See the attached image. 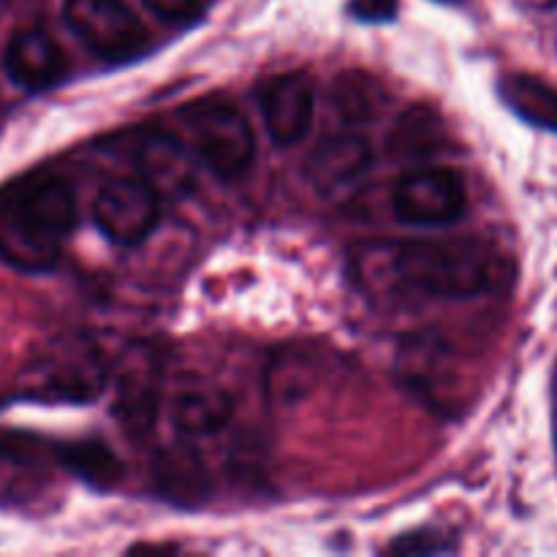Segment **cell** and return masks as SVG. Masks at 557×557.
I'll use <instances>...</instances> for the list:
<instances>
[{
    "label": "cell",
    "instance_id": "e0dca14e",
    "mask_svg": "<svg viewBox=\"0 0 557 557\" xmlns=\"http://www.w3.org/2000/svg\"><path fill=\"white\" fill-rule=\"evenodd\" d=\"M58 466L65 468L71 476L85 482L87 487L109 490L123 479V462L120 457L109 449L103 441L85 438V441H71L54 449Z\"/></svg>",
    "mask_w": 557,
    "mask_h": 557
},
{
    "label": "cell",
    "instance_id": "277c9868",
    "mask_svg": "<svg viewBox=\"0 0 557 557\" xmlns=\"http://www.w3.org/2000/svg\"><path fill=\"white\" fill-rule=\"evenodd\" d=\"M63 20L96 58L125 63L150 47V33L125 0H65Z\"/></svg>",
    "mask_w": 557,
    "mask_h": 557
},
{
    "label": "cell",
    "instance_id": "603a6c76",
    "mask_svg": "<svg viewBox=\"0 0 557 557\" xmlns=\"http://www.w3.org/2000/svg\"><path fill=\"white\" fill-rule=\"evenodd\" d=\"M424 542H419V533H413V536H403L400 542L392 544V553H441V549H446V544H438L441 536L430 539V533H422Z\"/></svg>",
    "mask_w": 557,
    "mask_h": 557
},
{
    "label": "cell",
    "instance_id": "3957f363",
    "mask_svg": "<svg viewBox=\"0 0 557 557\" xmlns=\"http://www.w3.org/2000/svg\"><path fill=\"white\" fill-rule=\"evenodd\" d=\"M183 128L194 156L218 177L237 180L253 163V128L248 117L228 101H196L183 112Z\"/></svg>",
    "mask_w": 557,
    "mask_h": 557
},
{
    "label": "cell",
    "instance_id": "5b68a950",
    "mask_svg": "<svg viewBox=\"0 0 557 557\" xmlns=\"http://www.w3.org/2000/svg\"><path fill=\"white\" fill-rule=\"evenodd\" d=\"M112 381V370L92 346H63L33 364L27 373V395L49 403H90Z\"/></svg>",
    "mask_w": 557,
    "mask_h": 557
},
{
    "label": "cell",
    "instance_id": "8992f818",
    "mask_svg": "<svg viewBox=\"0 0 557 557\" xmlns=\"http://www.w3.org/2000/svg\"><path fill=\"white\" fill-rule=\"evenodd\" d=\"M395 215L408 226H449L460 221L468 207L460 174L444 166H422L403 174L392 190Z\"/></svg>",
    "mask_w": 557,
    "mask_h": 557
},
{
    "label": "cell",
    "instance_id": "9c48e42d",
    "mask_svg": "<svg viewBox=\"0 0 557 557\" xmlns=\"http://www.w3.org/2000/svg\"><path fill=\"white\" fill-rule=\"evenodd\" d=\"M397 373L403 384L441 413H455L460 406V375L451 351L435 337H411L397 357Z\"/></svg>",
    "mask_w": 557,
    "mask_h": 557
},
{
    "label": "cell",
    "instance_id": "44dd1931",
    "mask_svg": "<svg viewBox=\"0 0 557 557\" xmlns=\"http://www.w3.org/2000/svg\"><path fill=\"white\" fill-rule=\"evenodd\" d=\"M141 3L169 25H194L207 9V0H141Z\"/></svg>",
    "mask_w": 557,
    "mask_h": 557
},
{
    "label": "cell",
    "instance_id": "8fae6325",
    "mask_svg": "<svg viewBox=\"0 0 557 557\" xmlns=\"http://www.w3.org/2000/svg\"><path fill=\"white\" fill-rule=\"evenodd\" d=\"M373 166V147L359 134H337L321 141L308 158L310 185L326 199H341L362 183Z\"/></svg>",
    "mask_w": 557,
    "mask_h": 557
},
{
    "label": "cell",
    "instance_id": "ffe728a7",
    "mask_svg": "<svg viewBox=\"0 0 557 557\" xmlns=\"http://www.w3.org/2000/svg\"><path fill=\"white\" fill-rule=\"evenodd\" d=\"M444 147V123L430 107H411L395 120L389 150L397 158H424Z\"/></svg>",
    "mask_w": 557,
    "mask_h": 557
},
{
    "label": "cell",
    "instance_id": "2e32d148",
    "mask_svg": "<svg viewBox=\"0 0 557 557\" xmlns=\"http://www.w3.org/2000/svg\"><path fill=\"white\" fill-rule=\"evenodd\" d=\"M234 403L226 389L210 381H194L174 392L172 422L183 435H212L228 424Z\"/></svg>",
    "mask_w": 557,
    "mask_h": 557
},
{
    "label": "cell",
    "instance_id": "7c38bea8",
    "mask_svg": "<svg viewBox=\"0 0 557 557\" xmlns=\"http://www.w3.org/2000/svg\"><path fill=\"white\" fill-rule=\"evenodd\" d=\"M3 69L16 87L44 92L65 76V52L44 27L20 30L3 52Z\"/></svg>",
    "mask_w": 557,
    "mask_h": 557
},
{
    "label": "cell",
    "instance_id": "52a82bcc",
    "mask_svg": "<svg viewBox=\"0 0 557 557\" xmlns=\"http://www.w3.org/2000/svg\"><path fill=\"white\" fill-rule=\"evenodd\" d=\"M112 413L131 438H145L161 411V364L147 346L125 348L112 370Z\"/></svg>",
    "mask_w": 557,
    "mask_h": 557
},
{
    "label": "cell",
    "instance_id": "ac0fdd59",
    "mask_svg": "<svg viewBox=\"0 0 557 557\" xmlns=\"http://www.w3.org/2000/svg\"><path fill=\"white\" fill-rule=\"evenodd\" d=\"M500 98L525 123L557 134V87L531 74H511L500 82Z\"/></svg>",
    "mask_w": 557,
    "mask_h": 557
},
{
    "label": "cell",
    "instance_id": "7402d4cb",
    "mask_svg": "<svg viewBox=\"0 0 557 557\" xmlns=\"http://www.w3.org/2000/svg\"><path fill=\"white\" fill-rule=\"evenodd\" d=\"M400 0H351V14L362 22L395 20Z\"/></svg>",
    "mask_w": 557,
    "mask_h": 557
},
{
    "label": "cell",
    "instance_id": "ba28073f",
    "mask_svg": "<svg viewBox=\"0 0 557 557\" xmlns=\"http://www.w3.org/2000/svg\"><path fill=\"white\" fill-rule=\"evenodd\" d=\"M161 196L141 177H114L92 201V221L103 237L117 245H136L156 228Z\"/></svg>",
    "mask_w": 557,
    "mask_h": 557
},
{
    "label": "cell",
    "instance_id": "6da1fadb",
    "mask_svg": "<svg viewBox=\"0 0 557 557\" xmlns=\"http://www.w3.org/2000/svg\"><path fill=\"white\" fill-rule=\"evenodd\" d=\"M76 199L52 172H33L0 190V259L22 272L52 270L74 232Z\"/></svg>",
    "mask_w": 557,
    "mask_h": 557
},
{
    "label": "cell",
    "instance_id": "30bf717a",
    "mask_svg": "<svg viewBox=\"0 0 557 557\" xmlns=\"http://www.w3.org/2000/svg\"><path fill=\"white\" fill-rule=\"evenodd\" d=\"M259 109L267 134L281 147H292L308 136L315 114L313 79L302 71L270 76L259 87Z\"/></svg>",
    "mask_w": 557,
    "mask_h": 557
},
{
    "label": "cell",
    "instance_id": "9a60e30c",
    "mask_svg": "<svg viewBox=\"0 0 557 557\" xmlns=\"http://www.w3.org/2000/svg\"><path fill=\"white\" fill-rule=\"evenodd\" d=\"M156 490L177 506H199L210 495V471L199 451L188 446H166L152 460Z\"/></svg>",
    "mask_w": 557,
    "mask_h": 557
},
{
    "label": "cell",
    "instance_id": "cb8c5ba5",
    "mask_svg": "<svg viewBox=\"0 0 557 557\" xmlns=\"http://www.w3.org/2000/svg\"><path fill=\"white\" fill-rule=\"evenodd\" d=\"M441 3H457V0H441Z\"/></svg>",
    "mask_w": 557,
    "mask_h": 557
},
{
    "label": "cell",
    "instance_id": "4fadbf2b",
    "mask_svg": "<svg viewBox=\"0 0 557 557\" xmlns=\"http://www.w3.org/2000/svg\"><path fill=\"white\" fill-rule=\"evenodd\" d=\"M49 484V457L30 435H0V500L27 504Z\"/></svg>",
    "mask_w": 557,
    "mask_h": 557
},
{
    "label": "cell",
    "instance_id": "7a4b0ae2",
    "mask_svg": "<svg viewBox=\"0 0 557 557\" xmlns=\"http://www.w3.org/2000/svg\"><path fill=\"white\" fill-rule=\"evenodd\" d=\"M386 281L419 297L468 299L490 292L500 277L495 250L473 239H417L392 243L384 248Z\"/></svg>",
    "mask_w": 557,
    "mask_h": 557
},
{
    "label": "cell",
    "instance_id": "d6986e66",
    "mask_svg": "<svg viewBox=\"0 0 557 557\" xmlns=\"http://www.w3.org/2000/svg\"><path fill=\"white\" fill-rule=\"evenodd\" d=\"M332 109L337 112V117L343 123L362 125L368 120H373L375 114L384 109L386 92L379 82L370 74H362V71H348V74H341L332 85L330 92Z\"/></svg>",
    "mask_w": 557,
    "mask_h": 557
},
{
    "label": "cell",
    "instance_id": "5bb4252c",
    "mask_svg": "<svg viewBox=\"0 0 557 557\" xmlns=\"http://www.w3.org/2000/svg\"><path fill=\"white\" fill-rule=\"evenodd\" d=\"M136 166L139 177L152 185L158 196L177 199L194 188V150L169 134L147 136L136 150Z\"/></svg>",
    "mask_w": 557,
    "mask_h": 557
}]
</instances>
